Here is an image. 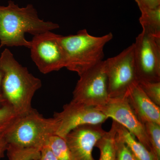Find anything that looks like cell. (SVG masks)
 <instances>
[{"label": "cell", "instance_id": "cell-5", "mask_svg": "<svg viewBox=\"0 0 160 160\" xmlns=\"http://www.w3.org/2000/svg\"><path fill=\"white\" fill-rule=\"evenodd\" d=\"M109 98L124 97L132 83L138 82L132 43L119 54L104 61Z\"/></svg>", "mask_w": 160, "mask_h": 160}, {"label": "cell", "instance_id": "cell-23", "mask_svg": "<svg viewBox=\"0 0 160 160\" xmlns=\"http://www.w3.org/2000/svg\"><path fill=\"white\" fill-rule=\"evenodd\" d=\"M40 157L38 160H58L49 147H43L40 151Z\"/></svg>", "mask_w": 160, "mask_h": 160}, {"label": "cell", "instance_id": "cell-6", "mask_svg": "<svg viewBox=\"0 0 160 160\" xmlns=\"http://www.w3.org/2000/svg\"><path fill=\"white\" fill-rule=\"evenodd\" d=\"M59 38L49 31L33 36L30 41L32 59L43 74L66 68V55Z\"/></svg>", "mask_w": 160, "mask_h": 160}, {"label": "cell", "instance_id": "cell-8", "mask_svg": "<svg viewBox=\"0 0 160 160\" xmlns=\"http://www.w3.org/2000/svg\"><path fill=\"white\" fill-rule=\"evenodd\" d=\"M133 45L138 82H160V38L142 31Z\"/></svg>", "mask_w": 160, "mask_h": 160}, {"label": "cell", "instance_id": "cell-16", "mask_svg": "<svg viewBox=\"0 0 160 160\" xmlns=\"http://www.w3.org/2000/svg\"><path fill=\"white\" fill-rule=\"evenodd\" d=\"M46 146L58 160H74L65 138L53 135L49 138Z\"/></svg>", "mask_w": 160, "mask_h": 160}, {"label": "cell", "instance_id": "cell-4", "mask_svg": "<svg viewBox=\"0 0 160 160\" xmlns=\"http://www.w3.org/2000/svg\"><path fill=\"white\" fill-rule=\"evenodd\" d=\"M58 128L56 118L44 117L32 108L18 118L5 136L9 145L41 151L49 138L56 134Z\"/></svg>", "mask_w": 160, "mask_h": 160}, {"label": "cell", "instance_id": "cell-13", "mask_svg": "<svg viewBox=\"0 0 160 160\" xmlns=\"http://www.w3.org/2000/svg\"><path fill=\"white\" fill-rule=\"evenodd\" d=\"M117 132L139 160H158L126 128L116 122Z\"/></svg>", "mask_w": 160, "mask_h": 160}, {"label": "cell", "instance_id": "cell-17", "mask_svg": "<svg viewBox=\"0 0 160 160\" xmlns=\"http://www.w3.org/2000/svg\"><path fill=\"white\" fill-rule=\"evenodd\" d=\"M151 146V152L158 160H160V125L153 122L143 123Z\"/></svg>", "mask_w": 160, "mask_h": 160}, {"label": "cell", "instance_id": "cell-3", "mask_svg": "<svg viewBox=\"0 0 160 160\" xmlns=\"http://www.w3.org/2000/svg\"><path fill=\"white\" fill-rule=\"evenodd\" d=\"M113 38L111 32L101 37L89 34L86 29L75 35H60V41L66 58V68L79 76L103 61L104 49Z\"/></svg>", "mask_w": 160, "mask_h": 160}, {"label": "cell", "instance_id": "cell-10", "mask_svg": "<svg viewBox=\"0 0 160 160\" xmlns=\"http://www.w3.org/2000/svg\"><path fill=\"white\" fill-rule=\"evenodd\" d=\"M95 107L108 118L112 119L126 128L151 152V146L144 124L135 114L125 96L121 98H109L105 105Z\"/></svg>", "mask_w": 160, "mask_h": 160}, {"label": "cell", "instance_id": "cell-19", "mask_svg": "<svg viewBox=\"0 0 160 160\" xmlns=\"http://www.w3.org/2000/svg\"><path fill=\"white\" fill-rule=\"evenodd\" d=\"M18 117L8 104H0V137L5 136Z\"/></svg>", "mask_w": 160, "mask_h": 160}, {"label": "cell", "instance_id": "cell-21", "mask_svg": "<svg viewBox=\"0 0 160 160\" xmlns=\"http://www.w3.org/2000/svg\"><path fill=\"white\" fill-rule=\"evenodd\" d=\"M138 84L147 96L160 107V82L139 81Z\"/></svg>", "mask_w": 160, "mask_h": 160}, {"label": "cell", "instance_id": "cell-1", "mask_svg": "<svg viewBox=\"0 0 160 160\" xmlns=\"http://www.w3.org/2000/svg\"><path fill=\"white\" fill-rule=\"evenodd\" d=\"M0 69L2 72V93L5 102L18 116L29 112L35 93L42 87L41 80L18 62L8 49L0 56Z\"/></svg>", "mask_w": 160, "mask_h": 160}, {"label": "cell", "instance_id": "cell-18", "mask_svg": "<svg viewBox=\"0 0 160 160\" xmlns=\"http://www.w3.org/2000/svg\"><path fill=\"white\" fill-rule=\"evenodd\" d=\"M6 151L9 160H38L40 150L23 148L8 144Z\"/></svg>", "mask_w": 160, "mask_h": 160}, {"label": "cell", "instance_id": "cell-14", "mask_svg": "<svg viewBox=\"0 0 160 160\" xmlns=\"http://www.w3.org/2000/svg\"><path fill=\"white\" fill-rule=\"evenodd\" d=\"M141 12L139 22L142 31L160 38V6L154 9L139 7Z\"/></svg>", "mask_w": 160, "mask_h": 160}, {"label": "cell", "instance_id": "cell-25", "mask_svg": "<svg viewBox=\"0 0 160 160\" xmlns=\"http://www.w3.org/2000/svg\"><path fill=\"white\" fill-rule=\"evenodd\" d=\"M3 74L2 70L0 69V104H3L5 102L4 99L2 97V80Z\"/></svg>", "mask_w": 160, "mask_h": 160}, {"label": "cell", "instance_id": "cell-9", "mask_svg": "<svg viewBox=\"0 0 160 160\" xmlns=\"http://www.w3.org/2000/svg\"><path fill=\"white\" fill-rule=\"evenodd\" d=\"M53 117L58 121L56 135L65 138L72 129L86 124H102L108 118L95 107L71 101L55 112Z\"/></svg>", "mask_w": 160, "mask_h": 160}, {"label": "cell", "instance_id": "cell-20", "mask_svg": "<svg viewBox=\"0 0 160 160\" xmlns=\"http://www.w3.org/2000/svg\"><path fill=\"white\" fill-rule=\"evenodd\" d=\"M114 160H134V155L117 132L115 138Z\"/></svg>", "mask_w": 160, "mask_h": 160}, {"label": "cell", "instance_id": "cell-12", "mask_svg": "<svg viewBox=\"0 0 160 160\" xmlns=\"http://www.w3.org/2000/svg\"><path fill=\"white\" fill-rule=\"evenodd\" d=\"M138 119L144 123L153 122L160 125V107L145 94L138 82L129 86L125 95Z\"/></svg>", "mask_w": 160, "mask_h": 160}, {"label": "cell", "instance_id": "cell-2", "mask_svg": "<svg viewBox=\"0 0 160 160\" xmlns=\"http://www.w3.org/2000/svg\"><path fill=\"white\" fill-rule=\"evenodd\" d=\"M59 27L58 24L40 19L31 4L20 8L10 1L7 6H0V48L24 46L29 49L31 43L26 39L25 33L35 36Z\"/></svg>", "mask_w": 160, "mask_h": 160}, {"label": "cell", "instance_id": "cell-26", "mask_svg": "<svg viewBox=\"0 0 160 160\" xmlns=\"http://www.w3.org/2000/svg\"><path fill=\"white\" fill-rule=\"evenodd\" d=\"M134 160H138L137 158H136L134 156Z\"/></svg>", "mask_w": 160, "mask_h": 160}, {"label": "cell", "instance_id": "cell-7", "mask_svg": "<svg viewBox=\"0 0 160 160\" xmlns=\"http://www.w3.org/2000/svg\"><path fill=\"white\" fill-rule=\"evenodd\" d=\"M79 77L72 101L93 107L103 106L108 102L109 98L104 60Z\"/></svg>", "mask_w": 160, "mask_h": 160}, {"label": "cell", "instance_id": "cell-24", "mask_svg": "<svg viewBox=\"0 0 160 160\" xmlns=\"http://www.w3.org/2000/svg\"><path fill=\"white\" fill-rule=\"evenodd\" d=\"M8 144L5 136L0 137V158L3 157L4 152L6 151Z\"/></svg>", "mask_w": 160, "mask_h": 160}, {"label": "cell", "instance_id": "cell-11", "mask_svg": "<svg viewBox=\"0 0 160 160\" xmlns=\"http://www.w3.org/2000/svg\"><path fill=\"white\" fill-rule=\"evenodd\" d=\"M106 131L102 124H86L72 129L65 138L74 160H96L93 148Z\"/></svg>", "mask_w": 160, "mask_h": 160}, {"label": "cell", "instance_id": "cell-15", "mask_svg": "<svg viewBox=\"0 0 160 160\" xmlns=\"http://www.w3.org/2000/svg\"><path fill=\"white\" fill-rule=\"evenodd\" d=\"M117 134L116 122L112 121L111 129L98 140L95 147L99 149V160H114L115 138Z\"/></svg>", "mask_w": 160, "mask_h": 160}, {"label": "cell", "instance_id": "cell-22", "mask_svg": "<svg viewBox=\"0 0 160 160\" xmlns=\"http://www.w3.org/2000/svg\"><path fill=\"white\" fill-rule=\"evenodd\" d=\"M138 7L154 9L160 6V0H135Z\"/></svg>", "mask_w": 160, "mask_h": 160}]
</instances>
